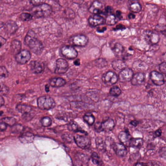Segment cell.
Instances as JSON below:
<instances>
[{
  "mask_svg": "<svg viewBox=\"0 0 166 166\" xmlns=\"http://www.w3.org/2000/svg\"><path fill=\"white\" fill-rule=\"evenodd\" d=\"M89 41L88 37L84 35H76L72 37L70 43L72 45L78 47H84L87 45Z\"/></svg>",
  "mask_w": 166,
  "mask_h": 166,
  "instance_id": "6",
  "label": "cell"
},
{
  "mask_svg": "<svg viewBox=\"0 0 166 166\" xmlns=\"http://www.w3.org/2000/svg\"><path fill=\"white\" fill-rule=\"evenodd\" d=\"M145 80V74L142 73H137L134 74L131 82L132 85L137 86L141 85Z\"/></svg>",
  "mask_w": 166,
  "mask_h": 166,
  "instance_id": "20",
  "label": "cell"
},
{
  "mask_svg": "<svg viewBox=\"0 0 166 166\" xmlns=\"http://www.w3.org/2000/svg\"><path fill=\"white\" fill-rule=\"evenodd\" d=\"M102 79L105 84L111 86L115 84L119 79L117 75L115 73L109 71L103 75Z\"/></svg>",
  "mask_w": 166,
  "mask_h": 166,
  "instance_id": "9",
  "label": "cell"
},
{
  "mask_svg": "<svg viewBox=\"0 0 166 166\" xmlns=\"http://www.w3.org/2000/svg\"><path fill=\"white\" fill-rule=\"evenodd\" d=\"M0 44H1V47H2L6 42V40L4 37L1 36L0 38Z\"/></svg>",
  "mask_w": 166,
  "mask_h": 166,
  "instance_id": "51",
  "label": "cell"
},
{
  "mask_svg": "<svg viewBox=\"0 0 166 166\" xmlns=\"http://www.w3.org/2000/svg\"><path fill=\"white\" fill-rule=\"evenodd\" d=\"M110 95L115 97H118L120 95L121 91L118 86H114L110 89L109 91Z\"/></svg>",
  "mask_w": 166,
  "mask_h": 166,
  "instance_id": "35",
  "label": "cell"
},
{
  "mask_svg": "<svg viewBox=\"0 0 166 166\" xmlns=\"http://www.w3.org/2000/svg\"><path fill=\"white\" fill-rule=\"evenodd\" d=\"M130 124L133 126H136L139 124V122L136 120H132L131 121Z\"/></svg>",
  "mask_w": 166,
  "mask_h": 166,
  "instance_id": "52",
  "label": "cell"
},
{
  "mask_svg": "<svg viewBox=\"0 0 166 166\" xmlns=\"http://www.w3.org/2000/svg\"><path fill=\"white\" fill-rule=\"evenodd\" d=\"M2 122L9 126H13L16 123V120L13 117H6L2 119Z\"/></svg>",
  "mask_w": 166,
  "mask_h": 166,
  "instance_id": "33",
  "label": "cell"
},
{
  "mask_svg": "<svg viewBox=\"0 0 166 166\" xmlns=\"http://www.w3.org/2000/svg\"><path fill=\"white\" fill-rule=\"evenodd\" d=\"M128 17L130 19H134L135 18V15L133 13H130L128 15Z\"/></svg>",
  "mask_w": 166,
  "mask_h": 166,
  "instance_id": "57",
  "label": "cell"
},
{
  "mask_svg": "<svg viewBox=\"0 0 166 166\" xmlns=\"http://www.w3.org/2000/svg\"><path fill=\"white\" fill-rule=\"evenodd\" d=\"M159 70L162 73L166 74V62H163L160 65Z\"/></svg>",
  "mask_w": 166,
  "mask_h": 166,
  "instance_id": "46",
  "label": "cell"
},
{
  "mask_svg": "<svg viewBox=\"0 0 166 166\" xmlns=\"http://www.w3.org/2000/svg\"><path fill=\"white\" fill-rule=\"evenodd\" d=\"M112 65L114 69L117 71H121L126 68L125 62L123 60L120 59L114 60L112 62Z\"/></svg>",
  "mask_w": 166,
  "mask_h": 166,
  "instance_id": "23",
  "label": "cell"
},
{
  "mask_svg": "<svg viewBox=\"0 0 166 166\" xmlns=\"http://www.w3.org/2000/svg\"><path fill=\"white\" fill-rule=\"evenodd\" d=\"M150 78L153 84L157 86L163 85L165 82L163 75L156 71L151 72L150 74Z\"/></svg>",
  "mask_w": 166,
  "mask_h": 166,
  "instance_id": "12",
  "label": "cell"
},
{
  "mask_svg": "<svg viewBox=\"0 0 166 166\" xmlns=\"http://www.w3.org/2000/svg\"><path fill=\"white\" fill-rule=\"evenodd\" d=\"M103 131L109 132L112 130L114 128L115 123L113 120L109 118L102 123Z\"/></svg>",
  "mask_w": 166,
  "mask_h": 166,
  "instance_id": "22",
  "label": "cell"
},
{
  "mask_svg": "<svg viewBox=\"0 0 166 166\" xmlns=\"http://www.w3.org/2000/svg\"><path fill=\"white\" fill-rule=\"evenodd\" d=\"M106 27H103L102 28H98L97 29V31L99 32H104V31H106Z\"/></svg>",
  "mask_w": 166,
  "mask_h": 166,
  "instance_id": "56",
  "label": "cell"
},
{
  "mask_svg": "<svg viewBox=\"0 0 166 166\" xmlns=\"http://www.w3.org/2000/svg\"><path fill=\"white\" fill-rule=\"evenodd\" d=\"M0 105H1V107H2L4 106L5 103V101L3 98L2 96L0 97Z\"/></svg>",
  "mask_w": 166,
  "mask_h": 166,
  "instance_id": "55",
  "label": "cell"
},
{
  "mask_svg": "<svg viewBox=\"0 0 166 166\" xmlns=\"http://www.w3.org/2000/svg\"><path fill=\"white\" fill-rule=\"evenodd\" d=\"M156 30L158 32H166V25H158L156 26Z\"/></svg>",
  "mask_w": 166,
  "mask_h": 166,
  "instance_id": "44",
  "label": "cell"
},
{
  "mask_svg": "<svg viewBox=\"0 0 166 166\" xmlns=\"http://www.w3.org/2000/svg\"><path fill=\"white\" fill-rule=\"evenodd\" d=\"M117 18L114 15L110 14L107 16L105 19V23L108 25L112 26L117 23Z\"/></svg>",
  "mask_w": 166,
  "mask_h": 166,
  "instance_id": "32",
  "label": "cell"
},
{
  "mask_svg": "<svg viewBox=\"0 0 166 166\" xmlns=\"http://www.w3.org/2000/svg\"><path fill=\"white\" fill-rule=\"evenodd\" d=\"M21 42L18 40H15L11 43L10 45L11 51L16 55L21 51Z\"/></svg>",
  "mask_w": 166,
  "mask_h": 166,
  "instance_id": "24",
  "label": "cell"
},
{
  "mask_svg": "<svg viewBox=\"0 0 166 166\" xmlns=\"http://www.w3.org/2000/svg\"><path fill=\"white\" fill-rule=\"evenodd\" d=\"M125 26L122 24H119L116 26V27L114 28V30H123L125 29Z\"/></svg>",
  "mask_w": 166,
  "mask_h": 166,
  "instance_id": "48",
  "label": "cell"
},
{
  "mask_svg": "<svg viewBox=\"0 0 166 166\" xmlns=\"http://www.w3.org/2000/svg\"><path fill=\"white\" fill-rule=\"evenodd\" d=\"M143 140L140 138H131L129 146L133 147L139 148L143 145Z\"/></svg>",
  "mask_w": 166,
  "mask_h": 166,
  "instance_id": "29",
  "label": "cell"
},
{
  "mask_svg": "<svg viewBox=\"0 0 166 166\" xmlns=\"http://www.w3.org/2000/svg\"><path fill=\"white\" fill-rule=\"evenodd\" d=\"M129 8L131 12L134 13L140 12L142 8L141 4L139 3L136 2L131 3L130 4Z\"/></svg>",
  "mask_w": 166,
  "mask_h": 166,
  "instance_id": "30",
  "label": "cell"
},
{
  "mask_svg": "<svg viewBox=\"0 0 166 166\" xmlns=\"http://www.w3.org/2000/svg\"><path fill=\"white\" fill-rule=\"evenodd\" d=\"M3 112L2 111H1V113H0V114H1V116H2V114H3Z\"/></svg>",
  "mask_w": 166,
  "mask_h": 166,
  "instance_id": "60",
  "label": "cell"
},
{
  "mask_svg": "<svg viewBox=\"0 0 166 166\" xmlns=\"http://www.w3.org/2000/svg\"><path fill=\"white\" fill-rule=\"evenodd\" d=\"M74 139L77 145L81 149H87L91 146V140L87 134H76L74 137Z\"/></svg>",
  "mask_w": 166,
  "mask_h": 166,
  "instance_id": "4",
  "label": "cell"
},
{
  "mask_svg": "<svg viewBox=\"0 0 166 166\" xmlns=\"http://www.w3.org/2000/svg\"><path fill=\"white\" fill-rule=\"evenodd\" d=\"M39 108L43 110H49L53 108L56 106L54 99L48 96H44L39 98L37 100Z\"/></svg>",
  "mask_w": 166,
  "mask_h": 166,
  "instance_id": "3",
  "label": "cell"
},
{
  "mask_svg": "<svg viewBox=\"0 0 166 166\" xmlns=\"http://www.w3.org/2000/svg\"><path fill=\"white\" fill-rule=\"evenodd\" d=\"M113 150L118 156L124 157L128 154V150L125 145L121 143H115Z\"/></svg>",
  "mask_w": 166,
  "mask_h": 166,
  "instance_id": "14",
  "label": "cell"
},
{
  "mask_svg": "<svg viewBox=\"0 0 166 166\" xmlns=\"http://www.w3.org/2000/svg\"><path fill=\"white\" fill-rule=\"evenodd\" d=\"M31 12L36 18L46 17L51 14L52 8L48 4L42 3L35 5L32 8Z\"/></svg>",
  "mask_w": 166,
  "mask_h": 166,
  "instance_id": "2",
  "label": "cell"
},
{
  "mask_svg": "<svg viewBox=\"0 0 166 166\" xmlns=\"http://www.w3.org/2000/svg\"><path fill=\"white\" fill-rule=\"evenodd\" d=\"M105 8L103 4L99 1L93 2L90 6L89 11L91 13L95 15H99L104 13Z\"/></svg>",
  "mask_w": 166,
  "mask_h": 166,
  "instance_id": "13",
  "label": "cell"
},
{
  "mask_svg": "<svg viewBox=\"0 0 166 166\" xmlns=\"http://www.w3.org/2000/svg\"><path fill=\"white\" fill-rule=\"evenodd\" d=\"M94 128H95V130L97 132H100L103 131L102 123L100 122H98L95 123V126H94Z\"/></svg>",
  "mask_w": 166,
  "mask_h": 166,
  "instance_id": "42",
  "label": "cell"
},
{
  "mask_svg": "<svg viewBox=\"0 0 166 166\" xmlns=\"http://www.w3.org/2000/svg\"><path fill=\"white\" fill-rule=\"evenodd\" d=\"M96 147L99 151L103 152L106 151V144L105 141H104L101 137H97L96 140Z\"/></svg>",
  "mask_w": 166,
  "mask_h": 166,
  "instance_id": "28",
  "label": "cell"
},
{
  "mask_svg": "<svg viewBox=\"0 0 166 166\" xmlns=\"http://www.w3.org/2000/svg\"><path fill=\"white\" fill-rule=\"evenodd\" d=\"M4 29L8 34H13L18 29V26L15 21L9 20L5 23L4 26Z\"/></svg>",
  "mask_w": 166,
  "mask_h": 166,
  "instance_id": "17",
  "label": "cell"
},
{
  "mask_svg": "<svg viewBox=\"0 0 166 166\" xmlns=\"http://www.w3.org/2000/svg\"><path fill=\"white\" fill-rule=\"evenodd\" d=\"M113 9L112 7L108 6L105 7L104 13L111 14L113 12Z\"/></svg>",
  "mask_w": 166,
  "mask_h": 166,
  "instance_id": "47",
  "label": "cell"
},
{
  "mask_svg": "<svg viewBox=\"0 0 166 166\" xmlns=\"http://www.w3.org/2000/svg\"><path fill=\"white\" fill-rule=\"evenodd\" d=\"M16 109L19 112L23 115L32 111L30 106L25 104H19L16 106Z\"/></svg>",
  "mask_w": 166,
  "mask_h": 166,
  "instance_id": "27",
  "label": "cell"
},
{
  "mask_svg": "<svg viewBox=\"0 0 166 166\" xmlns=\"http://www.w3.org/2000/svg\"><path fill=\"white\" fill-rule=\"evenodd\" d=\"M134 166H149L148 164L142 162L137 163Z\"/></svg>",
  "mask_w": 166,
  "mask_h": 166,
  "instance_id": "54",
  "label": "cell"
},
{
  "mask_svg": "<svg viewBox=\"0 0 166 166\" xmlns=\"http://www.w3.org/2000/svg\"><path fill=\"white\" fill-rule=\"evenodd\" d=\"M31 57L30 52L27 49H24L16 55L15 59L18 63L23 65L28 62Z\"/></svg>",
  "mask_w": 166,
  "mask_h": 166,
  "instance_id": "7",
  "label": "cell"
},
{
  "mask_svg": "<svg viewBox=\"0 0 166 166\" xmlns=\"http://www.w3.org/2000/svg\"><path fill=\"white\" fill-rule=\"evenodd\" d=\"M9 75V72L4 66H1L0 68V76L1 78H6Z\"/></svg>",
  "mask_w": 166,
  "mask_h": 166,
  "instance_id": "39",
  "label": "cell"
},
{
  "mask_svg": "<svg viewBox=\"0 0 166 166\" xmlns=\"http://www.w3.org/2000/svg\"><path fill=\"white\" fill-rule=\"evenodd\" d=\"M0 126H1V131L5 130L7 128V125L3 122L1 123Z\"/></svg>",
  "mask_w": 166,
  "mask_h": 166,
  "instance_id": "50",
  "label": "cell"
},
{
  "mask_svg": "<svg viewBox=\"0 0 166 166\" xmlns=\"http://www.w3.org/2000/svg\"><path fill=\"white\" fill-rule=\"evenodd\" d=\"M34 112L32 111L29 113L23 114L22 115V118L25 121H29L34 117Z\"/></svg>",
  "mask_w": 166,
  "mask_h": 166,
  "instance_id": "41",
  "label": "cell"
},
{
  "mask_svg": "<svg viewBox=\"0 0 166 166\" xmlns=\"http://www.w3.org/2000/svg\"><path fill=\"white\" fill-rule=\"evenodd\" d=\"M134 75V72L130 69L125 68L120 71L118 79L120 82H125L131 81Z\"/></svg>",
  "mask_w": 166,
  "mask_h": 166,
  "instance_id": "10",
  "label": "cell"
},
{
  "mask_svg": "<svg viewBox=\"0 0 166 166\" xmlns=\"http://www.w3.org/2000/svg\"><path fill=\"white\" fill-rule=\"evenodd\" d=\"M30 65L31 70L36 74L41 73L45 69L43 63L38 61L32 60Z\"/></svg>",
  "mask_w": 166,
  "mask_h": 166,
  "instance_id": "16",
  "label": "cell"
},
{
  "mask_svg": "<svg viewBox=\"0 0 166 166\" xmlns=\"http://www.w3.org/2000/svg\"><path fill=\"white\" fill-rule=\"evenodd\" d=\"M118 139L124 145L129 146L131 138L128 131H122L118 135Z\"/></svg>",
  "mask_w": 166,
  "mask_h": 166,
  "instance_id": "18",
  "label": "cell"
},
{
  "mask_svg": "<svg viewBox=\"0 0 166 166\" xmlns=\"http://www.w3.org/2000/svg\"><path fill=\"white\" fill-rule=\"evenodd\" d=\"M33 17L32 15L28 13H22L20 16V18L23 21H27L31 20Z\"/></svg>",
  "mask_w": 166,
  "mask_h": 166,
  "instance_id": "38",
  "label": "cell"
},
{
  "mask_svg": "<svg viewBox=\"0 0 166 166\" xmlns=\"http://www.w3.org/2000/svg\"><path fill=\"white\" fill-rule=\"evenodd\" d=\"M105 142L106 144V151L110 150L112 148L113 149L115 142L111 138L107 137L106 140L105 141Z\"/></svg>",
  "mask_w": 166,
  "mask_h": 166,
  "instance_id": "37",
  "label": "cell"
},
{
  "mask_svg": "<svg viewBox=\"0 0 166 166\" xmlns=\"http://www.w3.org/2000/svg\"><path fill=\"white\" fill-rule=\"evenodd\" d=\"M89 23L92 27H96L105 23V20L103 17L99 15H94L90 17Z\"/></svg>",
  "mask_w": 166,
  "mask_h": 166,
  "instance_id": "15",
  "label": "cell"
},
{
  "mask_svg": "<svg viewBox=\"0 0 166 166\" xmlns=\"http://www.w3.org/2000/svg\"><path fill=\"white\" fill-rule=\"evenodd\" d=\"M47 85L45 86V89L47 92H48L50 91V85Z\"/></svg>",
  "mask_w": 166,
  "mask_h": 166,
  "instance_id": "59",
  "label": "cell"
},
{
  "mask_svg": "<svg viewBox=\"0 0 166 166\" xmlns=\"http://www.w3.org/2000/svg\"><path fill=\"white\" fill-rule=\"evenodd\" d=\"M34 134L28 132L24 133L19 137L20 141L23 144L31 143L34 141Z\"/></svg>",
  "mask_w": 166,
  "mask_h": 166,
  "instance_id": "19",
  "label": "cell"
},
{
  "mask_svg": "<svg viewBox=\"0 0 166 166\" xmlns=\"http://www.w3.org/2000/svg\"><path fill=\"white\" fill-rule=\"evenodd\" d=\"M66 81L60 77H54L49 80V85L54 87H60L64 86Z\"/></svg>",
  "mask_w": 166,
  "mask_h": 166,
  "instance_id": "21",
  "label": "cell"
},
{
  "mask_svg": "<svg viewBox=\"0 0 166 166\" xmlns=\"http://www.w3.org/2000/svg\"><path fill=\"white\" fill-rule=\"evenodd\" d=\"M24 43L32 52L37 55L41 54L43 51V43L36 37L35 32L32 30L27 33L25 38Z\"/></svg>",
  "mask_w": 166,
  "mask_h": 166,
  "instance_id": "1",
  "label": "cell"
},
{
  "mask_svg": "<svg viewBox=\"0 0 166 166\" xmlns=\"http://www.w3.org/2000/svg\"><path fill=\"white\" fill-rule=\"evenodd\" d=\"M116 15H117V17L119 19H121L123 17L122 16V13L120 11L118 10L117 11L116 13Z\"/></svg>",
  "mask_w": 166,
  "mask_h": 166,
  "instance_id": "53",
  "label": "cell"
},
{
  "mask_svg": "<svg viewBox=\"0 0 166 166\" xmlns=\"http://www.w3.org/2000/svg\"><path fill=\"white\" fill-rule=\"evenodd\" d=\"M61 53L63 56L68 59H73L78 56V53L73 47L69 45H65L60 49Z\"/></svg>",
  "mask_w": 166,
  "mask_h": 166,
  "instance_id": "5",
  "label": "cell"
},
{
  "mask_svg": "<svg viewBox=\"0 0 166 166\" xmlns=\"http://www.w3.org/2000/svg\"><path fill=\"white\" fill-rule=\"evenodd\" d=\"M162 134V131L161 130L159 129L154 132L153 136L154 138L159 137Z\"/></svg>",
  "mask_w": 166,
  "mask_h": 166,
  "instance_id": "49",
  "label": "cell"
},
{
  "mask_svg": "<svg viewBox=\"0 0 166 166\" xmlns=\"http://www.w3.org/2000/svg\"><path fill=\"white\" fill-rule=\"evenodd\" d=\"M62 138L64 141L67 142H70L72 140V138L70 135L69 134L63 135L62 136Z\"/></svg>",
  "mask_w": 166,
  "mask_h": 166,
  "instance_id": "45",
  "label": "cell"
},
{
  "mask_svg": "<svg viewBox=\"0 0 166 166\" xmlns=\"http://www.w3.org/2000/svg\"><path fill=\"white\" fill-rule=\"evenodd\" d=\"M40 122L43 126L48 127L52 125V120L50 118L45 117L41 119Z\"/></svg>",
  "mask_w": 166,
  "mask_h": 166,
  "instance_id": "36",
  "label": "cell"
},
{
  "mask_svg": "<svg viewBox=\"0 0 166 166\" xmlns=\"http://www.w3.org/2000/svg\"><path fill=\"white\" fill-rule=\"evenodd\" d=\"M83 119L85 122L90 126L92 125L95 120V117L91 113H86L83 117Z\"/></svg>",
  "mask_w": 166,
  "mask_h": 166,
  "instance_id": "31",
  "label": "cell"
},
{
  "mask_svg": "<svg viewBox=\"0 0 166 166\" xmlns=\"http://www.w3.org/2000/svg\"><path fill=\"white\" fill-rule=\"evenodd\" d=\"M69 68V64L67 61L63 58H58L56 61L55 73L58 74H64L67 71Z\"/></svg>",
  "mask_w": 166,
  "mask_h": 166,
  "instance_id": "8",
  "label": "cell"
},
{
  "mask_svg": "<svg viewBox=\"0 0 166 166\" xmlns=\"http://www.w3.org/2000/svg\"><path fill=\"white\" fill-rule=\"evenodd\" d=\"M92 163L96 165H100L102 164V160L98 154L96 152H93L91 156Z\"/></svg>",
  "mask_w": 166,
  "mask_h": 166,
  "instance_id": "34",
  "label": "cell"
},
{
  "mask_svg": "<svg viewBox=\"0 0 166 166\" xmlns=\"http://www.w3.org/2000/svg\"><path fill=\"white\" fill-rule=\"evenodd\" d=\"M68 129L71 131L75 132H80L81 134H87V132L79 128L78 124L74 121L70 122L68 125Z\"/></svg>",
  "mask_w": 166,
  "mask_h": 166,
  "instance_id": "26",
  "label": "cell"
},
{
  "mask_svg": "<svg viewBox=\"0 0 166 166\" xmlns=\"http://www.w3.org/2000/svg\"><path fill=\"white\" fill-rule=\"evenodd\" d=\"M144 35L145 41L151 45H156L160 40L158 35L151 31H145Z\"/></svg>",
  "mask_w": 166,
  "mask_h": 166,
  "instance_id": "11",
  "label": "cell"
},
{
  "mask_svg": "<svg viewBox=\"0 0 166 166\" xmlns=\"http://www.w3.org/2000/svg\"><path fill=\"white\" fill-rule=\"evenodd\" d=\"M112 49L114 54L118 57L122 56L125 51L124 47L119 43H116Z\"/></svg>",
  "mask_w": 166,
  "mask_h": 166,
  "instance_id": "25",
  "label": "cell"
},
{
  "mask_svg": "<svg viewBox=\"0 0 166 166\" xmlns=\"http://www.w3.org/2000/svg\"><path fill=\"white\" fill-rule=\"evenodd\" d=\"M9 91V87L6 85L1 84V96H6L7 95Z\"/></svg>",
  "mask_w": 166,
  "mask_h": 166,
  "instance_id": "40",
  "label": "cell"
},
{
  "mask_svg": "<svg viewBox=\"0 0 166 166\" xmlns=\"http://www.w3.org/2000/svg\"><path fill=\"white\" fill-rule=\"evenodd\" d=\"M159 153L160 157L166 160V147H163L160 149Z\"/></svg>",
  "mask_w": 166,
  "mask_h": 166,
  "instance_id": "43",
  "label": "cell"
},
{
  "mask_svg": "<svg viewBox=\"0 0 166 166\" xmlns=\"http://www.w3.org/2000/svg\"><path fill=\"white\" fill-rule=\"evenodd\" d=\"M74 64L76 66H79L80 65V60L79 59L76 60L74 62Z\"/></svg>",
  "mask_w": 166,
  "mask_h": 166,
  "instance_id": "58",
  "label": "cell"
}]
</instances>
